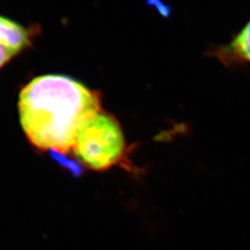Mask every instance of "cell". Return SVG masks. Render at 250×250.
<instances>
[{"instance_id":"6da1fadb","label":"cell","mask_w":250,"mask_h":250,"mask_svg":"<svg viewBox=\"0 0 250 250\" xmlns=\"http://www.w3.org/2000/svg\"><path fill=\"white\" fill-rule=\"evenodd\" d=\"M98 92L63 75H43L21 90L19 111L31 143L61 153L73 148L81 128L100 110Z\"/></svg>"},{"instance_id":"7a4b0ae2","label":"cell","mask_w":250,"mask_h":250,"mask_svg":"<svg viewBox=\"0 0 250 250\" xmlns=\"http://www.w3.org/2000/svg\"><path fill=\"white\" fill-rule=\"evenodd\" d=\"M72 149L90 169L106 170L122 161L125 136L113 117L99 111L81 128Z\"/></svg>"},{"instance_id":"3957f363","label":"cell","mask_w":250,"mask_h":250,"mask_svg":"<svg viewBox=\"0 0 250 250\" xmlns=\"http://www.w3.org/2000/svg\"><path fill=\"white\" fill-rule=\"evenodd\" d=\"M218 56L225 64L250 66V21L233 36L228 45L221 48Z\"/></svg>"},{"instance_id":"277c9868","label":"cell","mask_w":250,"mask_h":250,"mask_svg":"<svg viewBox=\"0 0 250 250\" xmlns=\"http://www.w3.org/2000/svg\"><path fill=\"white\" fill-rule=\"evenodd\" d=\"M29 33L24 27L0 16V42L18 53L29 44Z\"/></svg>"},{"instance_id":"5b68a950","label":"cell","mask_w":250,"mask_h":250,"mask_svg":"<svg viewBox=\"0 0 250 250\" xmlns=\"http://www.w3.org/2000/svg\"><path fill=\"white\" fill-rule=\"evenodd\" d=\"M51 155L56 161H58L60 164H62L65 168H68L73 173L78 174L80 172V167L73 161L71 160H68L63 153L58 151H51Z\"/></svg>"},{"instance_id":"8992f818","label":"cell","mask_w":250,"mask_h":250,"mask_svg":"<svg viewBox=\"0 0 250 250\" xmlns=\"http://www.w3.org/2000/svg\"><path fill=\"white\" fill-rule=\"evenodd\" d=\"M11 48H9L8 45L3 44L0 42V69L6 64L9 62V61L16 55Z\"/></svg>"}]
</instances>
